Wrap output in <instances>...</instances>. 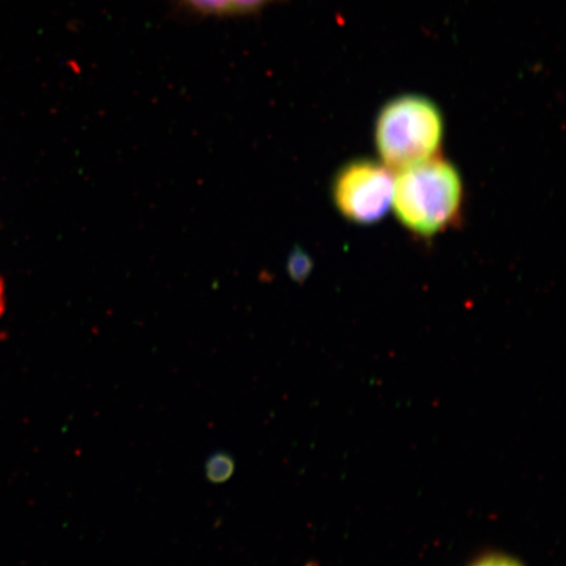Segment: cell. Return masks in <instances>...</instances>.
<instances>
[{"label":"cell","instance_id":"6da1fadb","mask_svg":"<svg viewBox=\"0 0 566 566\" xmlns=\"http://www.w3.org/2000/svg\"><path fill=\"white\" fill-rule=\"evenodd\" d=\"M462 203V177L440 155L400 169L394 179L392 208L416 235L430 238L451 228L460 218Z\"/></svg>","mask_w":566,"mask_h":566},{"label":"cell","instance_id":"7a4b0ae2","mask_svg":"<svg viewBox=\"0 0 566 566\" xmlns=\"http://www.w3.org/2000/svg\"><path fill=\"white\" fill-rule=\"evenodd\" d=\"M442 137L441 109L420 95L392 98L380 109L375 126L379 157L391 171L436 157Z\"/></svg>","mask_w":566,"mask_h":566},{"label":"cell","instance_id":"3957f363","mask_svg":"<svg viewBox=\"0 0 566 566\" xmlns=\"http://www.w3.org/2000/svg\"><path fill=\"white\" fill-rule=\"evenodd\" d=\"M392 189L391 169L373 160H354L337 172L334 200L348 221L370 224L386 216Z\"/></svg>","mask_w":566,"mask_h":566},{"label":"cell","instance_id":"277c9868","mask_svg":"<svg viewBox=\"0 0 566 566\" xmlns=\"http://www.w3.org/2000/svg\"><path fill=\"white\" fill-rule=\"evenodd\" d=\"M277 0H177L190 15L212 19H237L258 15Z\"/></svg>","mask_w":566,"mask_h":566},{"label":"cell","instance_id":"5b68a950","mask_svg":"<svg viewBox=\"0 0 566 566\" xmlns=\"http://www.w3.org/2000/svg\"><path fill=\"white\" fill-rule=\"evenodd\" d=\"M235 459L228 451H217L205 463V476L211 484L228 483L235 473Z\"/></svg>","mask_w":566,"mask_h":566},{"label":"cell","instance_id":"8992f818","mask_svg":"<svg viewBox=\"0 0 566 566\" xmlns=\"http://www.w3.org/2000/svg\"><path fill=\"white\" fill-rule=\"evenodd\" d=\"M286 268L287 273L293 281L302 282L306 280L311 272V268H313V263H311L306 253L298 250V248H295V250L290 253Z\"/></svg>","mask_w":566,"mask_h":566},{"label":"cell","instance_id":"52a82bcc","mask_svg":"<svg viewBox=\"0 0 566 566\" xmlns=\"http://www.w3.org/2000/svg\"><path fill=\"white\" fill-rule=\"evenodd\" d=\"M471 566H523L515 558L505 555H486L478 558Z\"/></svg>","mask_w":566,"mask_h":566}]
</instances>
